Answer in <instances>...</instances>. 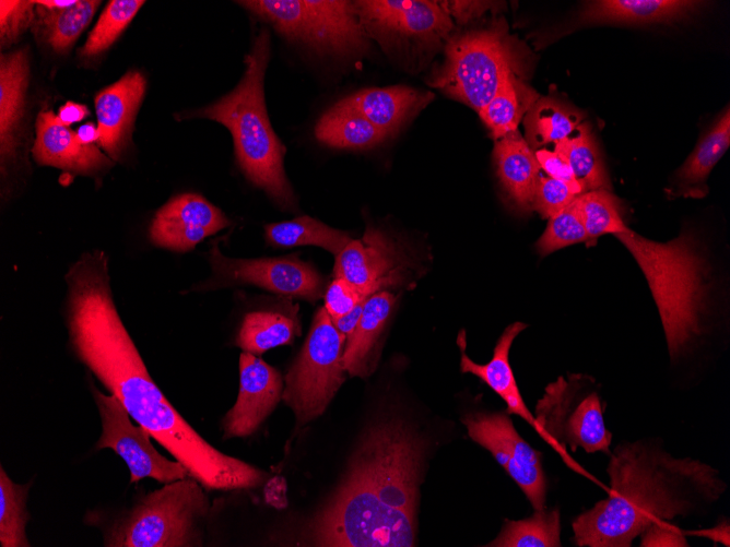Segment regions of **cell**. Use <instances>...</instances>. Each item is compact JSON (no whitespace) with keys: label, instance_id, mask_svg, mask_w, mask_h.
I'll use <instances>...</instances> for the list:
<instances>
[{"label":"cell","instance_id":"obj_29","mask_svg":"<svg viewBox=\"0 0 730 547\" xmlns=\"http://www.w3.org/2000/svg\"><path fill=\"white\" fill-rule=\"evenodd\" d=\"M266 240L280 248L316 246L338 255L352 240L346 231L332 228L308 215L267 224Z\"/></svg>","mask_w":730,"mask_h":547},{"label":"cell","instance_id":"obj_12","mask_svg":"<svg viewBox=\"0 0 730 547\" xmlns=\"http://www.w3.org/2000/svg\"><path fill=\"white\" fill-rule=\"evenodd\" d=\"M92 392L102 425L95 449H111L118 454L130 472V484L143 478L167 484L190 476L181 463L158 453L151 435L142 426L132 424L131 416L115 395H106L95 387Z\"/></svg>","mask_w":730,"mask_h":547},{"label":"cell","instance_id":"obj_30","mask_svg":"<svg viewBox=\"0 0 730 547\" xmlns=\"http://www.w3.org/2000/svg\"><path fill=\"white\" fill-rule=\"evenodd\" d=\"M582 115L575 108L551 98L539 97L523 117L527 143L539 148L556 144L574 133Z\"/></svg>","mask_w":730,"mask_h":547},{"label":"cell","instance_id":"obj_40","mask_svg":"<svg viewBox=\"0 0 730 547\" xmlns=\"http://www.w3.org/2000/svg\"><path fill=\"white\" fill-rule=\"evenodd\" d=\"M35 1H0V37L2 45L13 43L34 20Z\"/></svg>","mask_w":730,"mask_h":547},{"label":"cell","instance_id":"obj_25","mask_svg":"<svg viewBox=\"0 0 730 547\" xmlns=\"http://www.w3.org/2000/svg\"><path fill=\"white\" fill-rule=\"evenodd\" d=\"M397 297L389 290L369 296L360 320L346 337L342 364L351 377H366L372 371L374 350L386 325Z\"/></svg>","mask_w":730,"mask_h":547},{"label":"cell","instance_id":"obj_22","mask_svg":"<svg viewBox=\"0 0 730 547\" xmlns=\"http://www.w3.org/2000/svg\"><path fill=\"white\" fill-rule=\"evenodd\" d=\"M493 157L507 201L516 212L530 213L541 169L534 152L516 130L495 141Z\"/></svg>","mask_w":730,"mask_h":547},{"label":"cell","instance_id":"obj_6","mask_svg":"<svg viewBox=\"0 0 730 547\" xmlns=\"http://www.w3.org/2000/svg\"><path fill=\"white\" fill-rule=\"evenodd\" d=\"M527 53L506 23L497 21L450 37L445 59L427 83L479 112L508 76H525Z\"/></svg>","mask_w":730,"mask_h":547},{"label":"cell","instance_id":"obj_3","mask_svg":"<svg viewBox=\"0 0 730 547\" xmlns=\"http://www.w3.org/2000/svg\"><path fill=\"white\" fill-rule=\"evenodd\" d=\"M609 456L608 497L572 523L579 547H631L654 523L707 510L727 488L716 468L656 440L622 442Z\"/></svg>","mask_w":730,"mask_h":547},{"label":"cell","instance_id":"obj_11","mask_svg":"<svg viewBox=\"0 0 730 547\" xmlns=\"http://www.w3.org/2000/svg\"><path fill=\"white\" fill-rule=\"evenodd\" d=\"M354 4L367 36L398 60L439 44L454 28L439 1L358 0Z\"/></svg>","mask_w":730,"mask_h":547},{"label":"cell","instance_id":"obj_32","mask_svg":"<svg viewBox=\"0 0 730 547\" xmlns=\"http://www.w3.org/2000/svg\"><path fill=\"white\" fill-rule=\"evenodd\" d=\"M101 1L79 0L67 9H46L37 5L38 27L46 41L56 50L64 51L76 40L91 22Z\"/></svg>","mask_w":730,"mask_h":547},{"label":"cell","instance_id":"obj_7","mask_svg":"<svg viewBox=\"0 0 730 547\" xmlns=\"http://www.w3.org/2000/svg\"><path fill=\"white\" fill-rule=\"evenodd\" d=\"M203 488L187 476L144 495L108 528L104 546H200L210 510Z\"/></svg>","mask_w":730,"mask_h":547},{"label":"cell","instance_id":"obj_48","mask_svg":"<svg viewBox=\"0 0 730 547\" xmlns=\"http://www.w3.org/2000/svg\"><path fill=\"white\" fill-rule=\"evenodd\" d=\"M37 5L44 7L46 9H67L76 3L74 0H40L35 1Z\"/></svg>","mask_w":730,"mask_h":547},{"label":"cell","instance_id":"obj_35","mask_svg":"<svg viewBox=\"0 0 730 547\" xmlns=\"http://www.w3.org/2000/svg\"><path fill=\"white\" fill-rule=\"evenodd\" d=\"M31 483H14L0 467V545L1 547H28L26 537V500Z\"/></svg>","mask_w":730,"mask_h":547},{"label":"cell","instance_id":"obj_20","mask_svg":"<svg viewBox=\"0 0 730 547\" xmlns=\"http://www.w3.org/2000/svg\"><path fill=\"white\" fill-rule=\"evenodd\" d=\"M33 156L40 165L82 175L101 171L113 164L96 144H83L75 132L47 109L37 116Z\"/></svg>","mask_w":730,"mask_h":547},{"label":"cell","instance_id":"obj_2","mask_svg":"<svg viewBox=\"0 0 730 547\" xmlns=\"http://www.w3.org/2000/svg\"><path fill=\"white\" fill-rule=\"evenodd\" d=\"M422 457L421 442L402 420L373 425L344 480L309 526L313 544L414 546Z\"/></svg>","mask_w":730,"mask_h":547},{"label":"cell","instance_id":"obj_41","mask_svg":"<svg viewBox=\"0 0 730 547\" xmlns=\"http://www.w3.org/2000/svg\"><path fill=\"white\" fill-rule=\"evenodd\" d=\"M366 299L350 282L342 277H334L325 294V308L330 318L337 320Z\"/></svg>","mask_w":730,"mask_h":547},{"label":"cell","instance_id":"obj_38","mask_svg":"<svg viewBox=\"0 0 730 547\" xmlns=\"http://www.w3.org/2000/svg\"><path fill=\"white\" fill-rule=\"evenodd\" d=\"M579 242H588V237L576 197L566 207L549 219L535 248L544 257Z\"/></svg>","mask_w":730,"mask_h":547},{"label":"cell","instance_id":"obj_16","mask_svg":"<svg viewBox=\"0 0 730 547\" xmlns=\"http://www.w3.org/2000/svg\"><path fill=\"white\" fill-rule=\"evenodd\" d=\"M527 328L522 322L509 324L499 336L492 359L484 365L474 362L464 352V335L458 336L461 350L460 368L462 372H469L479 377L507 404V414H515L526 420L537 433L561 456L563 462L575 473L586 477L596 485L608 491V487L597 479L592 474L576 462L567 450L555 441L540 425L535 416L526 406L519 392L513 369L509 364V349L517 335Z\"/></svg>","mask_w":730,"mask_h":547},{"label":"cell","instance_id":"obj_21","mask_svg":"<svg viewBox=\"0 0 730 547\" xmlns=\"http://www.w3.org/2000/svg\"><path fill=\"white\" fill-rule=\"evenodd\" d=\"M433 97L434 95L428 92L395 85L364 88L344 97L339 103L363 115L390 138L425 108Z\"/></svg>","mask_w":730,"mask_h":547},{"label":"cell","instance_id":"obj_34","mask_svg":"<svg viewBox=\"0 0 730 547\" xmlns=\"http://www.w3.org/2000/svg\"><path fill=\"white\" fill-rule=\"evenodd\" d=\"M294 331V321L282 313L252 311L244 317L236 343L244 352L261 355L268 349L291 343Z\"/></svg>","mask_w":730,"mask_h":547},{"label":"cell","instance_id":"obj_5","mask_svg":"<svg viewBox=\"0 0 730 547\" xmlns=\"http://www.w3.org/2000/svg\"><path fill=\"white\" fill-rule=\"evenodd\" d=\"M615 237L641 269L661 319L670 357L684 355L703 333L708 306L707 264L697 241L683 231L657 242L627 228Z\"/></svg>","mask_w":730,"mask_h":547},{"label":"cell","instance_id":"obj_19","mask_svg":"<svg viewBox=\"0 0 730 547\" xmlns=\"http://www.w3.org/2000/svg\"><path fill=\"white\" fill-rule=\"evenodd\" d=\"M145 85L141 72L129 71L95 96L98 145L113 160L121 157L130 142L133 120L144 96Z\"/></svg>","mask_w":730,"mask_h":547},{"label":"cell","instance_id":"obj_36","mask_svg":"<svg viewBox=\"0 0 730 547\" xmlns=\"http://www.w3.org/2000/svg\"><path fill=\"white\" fill-rule=\"evenodd\" d=\"M588 243L605 234H619L628 227L624 224L620 200L607 189H596L577 197Z\"/></svg>","mask_w":730,"mask_h":547},{"label":"cell","instance_id":"obj_27","mask_svg":"<svg viewBox=\"0 0 730 547\" xmlns=\"http://www.w3.org/2000/svg\"><path fill=\"white\" fill-rule=\"evenodd\" d=\"M316 139L335 148H369L388 136L360 112L337 102L315 126Z\"/></svg>","mask_w":730,"mask_h":547},{"label":"cell","instance_id":"obj_4","mask_svg":"<svg viewBox=\"0 0 730 547\" xmlns=\"http://www.w3.org/2000/svg\"><path fill=\"white\" fill-rule=\"evenodd\" d=\"M270 53V33L260 28L244 59L245 71L236 87L203 108L180 114V118H207L225 126L233 136L238 165L249 181L282 210L294 211L296 198L283 166L286 148L270 123L264 100Z\"/></svg>","mask_w":730,"mask_h":547},{"label":"cell","instance_id":"obj_13","mask_svg":"<svg viewBox=\"0 0 730 547\" xmlns=\"http://www.w3.org/2000/svg\"><path fill=\"white\" fill-rule=\"evenodd\" d=\"M470 438L485 448L515 480L535 511L545 509L546 477L541 453L520 437L507 413L463 418Z\"/></svg>","mask_w":730,"mask_h":547},{"label":"cell","instance_id":"obj_1","mask_svg":"<svg viewBox=\"0 0 730 547\" xmlns=\"http://www.w3.org/2000/svg\"><path fill=\"white\" fill-rule=\"evenodd\" d=\"M107 265L95 250L66 274L69 341L79 360L204 489L260 486L267 473L212 447L154 383L115 306Z\"/></svg>","mask_w":730,"mask_h":547},{"label":"cell","instance_id":"obj_14","mask_svg":"<svg viewBox=\"0 0 730 547\" xmlns=\"http://www.w3.org/2000/svg\"><path fill=\"white\" fill-rule=\"evenodd\" d=\"M214 287L251 284L270 292L317 300L323 289L322 276L297 255L235 259L223 255L217 245L209 252Z\"/></svg>","mask_w":730,"mask_h":547},{"label":"cell","instance_id":"obj_28","mask_svg":"<svg viewBox=\"0 0 730 547\" xmlns=\"http://www.w3.org/2000/svg\"><path fill=\"white\" fill-rule=\"evenodd\" d=\"M539 94L517 75L508 76L495 96L478 114L497 141L516 131Z\"/></svg>","mask_w":730,"mask_h":547},{"label":"cell","instance_id":"obj_10","mask_svg":"<svg viewBox=\"0 0 730 547\" xmlns=\"http://www.w3.org/2000/svg\"><path fill=\"white\" fill-rule=\"evenodd\" d=\"M585 374L560 377L538 402L535 418L557 443L573 451L611 454L612 432L604 424L605 403ZM567 450V449H566Z\"/></svg>","mask_w":730,"mask_h":547},{"label":"cell","instance_id":"obj_17","mask_svg":"<svg viewBox=\"0 0 730 547\" xmlns=\"http://www.w3.org/2000/svg\"><path fill=\"white\" fill-rule=\"evenodd\" d=\"M229 224L223 212L203 197L184 193L170 199L156 212L150 237L158 247L185 252Z\"/></svg>","mask_w":730,"mask_h":547},{"label":"cell","instance_id":"obj_37","mask_svg":"<svg viewBox=\"0 0 730 547\" xmlns=\"http://www.w3.org/2000/svg\"><path fill=\"white\" fill-rule=\"evenodd\" d=\"M143 3L142 0L109 1L80 49V57L93 58L105 51L130 24Z\"/></svg>","mask_w":730,"mask_h":547},{"label":"cell","instance_id":"obj_46","mask_svg":"<svg viewBox=\"0 0 730 547\" xmlns=\"http://www.w3.org/2000/svg\"><path fill=\"white\" fill-rule=\"evenodd\" d=\"M683 533L684 535L690 534L700 537H707L711 539L715 544L721 543L725 546L729 547V522L726 519L714 527L700 531H688Z\"/></svg>","mask_w":730,"mask_h":547},{"label":"cell","instance_id":"obj_18","mask_svg":"<svg viewBox=\"0 0 730 547\" xmlns=\"http://www.w3.org/2000/svg\"><path fill=\"white\" fill-rule=\"evenodd\" d=\"M280 372L247 352L239 357V392L223 419V438L254 433L282 397Z\"/></svg>","mask_w":730,"mask_h":547},{"label":"cell","instance_id":"obj_44","mask_svg":"<svg viewBox=\"0 0 730 547\" xmlns=\"http://www.w3.org/2000/svg\"><path fill=\"white\" fill-rule=\"evenodd\" d=\"M534 155L540 168L543 169L549 177L564 182L578 181L568 163L554 150L538 148L535 150Z\"/></svg>","mask_w":730,"mask_h":547},{"label":"cell","instance_id":"obj_26","mask_svg":"<svg viewBox=\"0 0 730 547\" xmlns=\"http://www.w3.org/2000/svg\"><path fill=\"white\" fill-rule=\"evenodd\" d=\"M730 144L729 107L696 145L693 153L675 173L672 194L703 198L707 194V178Z\"/></svg>","mask_w":730,"mask_h":547},{"label":"cell","instance_id":"obj_9","mask_svg":"<svg viewBox=\"0 0 730 547\" xmlns=\"http://www.w3.org/2000/svg\"><path fill=\"white\" fill-rule=\"evenodd\" d=\"M345 340L326 308H319L307 340L285 377L282 393L298 426L320 416L343 383Z\"/></svg>","mask_w":730,"mask_h":547},{"label":"cell","instance_id":"obj_43","mask_svg":"<svg viewBox=\"0 0 730 547\" xmlns=\"http://www.w3.org/2000/svg\"><path fill=\"white\" fill-rule=\"evenodd\" d=\"M503 2L494 1H439L443 10L458 24H467L472 20L482 16L487 11H495V8Z\"/></svg>","mask_w":730,"mask_h":547},{"label":"cell","instance_id":"obj_8","mask_svg":"<svg viewBox=\"0 0 730 547\" xmlns=\"http://www.w3.org/2000/svg\"><path fill=\"white\" fill-rule=\"evenodd\" d=\"M267 21L287 40L311 51L357 57L369 47L354 1L345 0H245L237 1Z\"/></svg>","mask_w":730,"mask_h":547},{"label":"cell","instance_id":"obj_23","mask_svg":"<svg viewBox=\"0 0 730 547\" xmlns=\"http://www.w3.org/2000/svg\"><path fill=\"white\" fill-rule=\"evenodd\" d=\"M703 2L684 0H601L586 2L573 27L593 24L672 23L688 17Z\"/></svg>","mask_w":730,"mask_h":547},{"label":"cell","instance_id":"obj_24","mask_svg":"<svg viewBox=\"0 0 730 547\" xmlns=\"http://www.w3.org/2000/svg\"><path fill=\"white\" fill-rule=\"evenodd\" d=\"M28 78L25 50L0 58V151L1 163L9 162L17 147L19 127L24 111Z\"/></svg>","mask_w":730,"mask_h":547},{"label":"cell","instance_id":"obj_42","mask_svg":"<svg viewBox=\"0 0 730 547\" xmlns=\"http://www.w3.org/2000/svg\"><path fill=\"white\" fill-rule=\"evenodd\" d=\"M640 546H688L684 533L668 521L656 522L646 528L640 535Z\"/></svg>","mask_w":730,"mask_h":547},{"label":"cell","instance_id":"obj_47","mask_svg":"<svg viewBox=\"0 0 730 547\" xmlns=\"http://www.w3.org/2000/svg\"><path fill=\"white\" fill-rule=\"evenodd\" d=\"M76 136L83 144H95L98 143L99 141V130L97 126H95L92 122H87L85 124H82L78 130H76Z\"/></svg>","mask_w":730,"mask_h":547},{"label":"cell","instance_id":"obj_45","mask_svg":"<svg viewBox=\"0 0 730 547\" xmlns=\"http://www.w3.org/2000/svg\"><path fill=\"white\" fill-rule=\"evenodd\" d=\"M87 114L89 110L86 106L73 102H67L59 108L58 115L56 117L60 123L70 127L72 123L83 120Z\"/></svg>","mask_w":730,"mask_h":547},{"label":"cell","instance_id":"obj_33","mask_svg":"<svg viewBox=\"0 0 730 547\" xmlns=\"http://www.w3.org/2000/svg\"><path fill=\"white\" fill-rule=\"evenodd\" d=\"M486 546L493 547H560V510L535 511L530 518L506 519L498 536Z\"/></svg>","mask_w":730,"mask_h":547},{"label":"cell","instance_id":"obj_15","mask_svg":"<svg viewBox=\"0 0 730 547\" xmlns=\"http://www.w3.org/2000/svg\"><path fill=\"white\" fill-rule=\"evenodd\" d=\"M410 261L397 239L368 226L335 255L334 277L350 282L364 298L408 283ZM390 292V290H389Z\"/></svg>","mask_w":730,"mask_h":547},{"label":"cell","instance_id":"obj_31","mask_svg":"<svg viewBox=\"0 0 730 547\" xmlns=\"http://www.w3.org/2000/svg\"><path fill=\"white\" fill-rule=\"evenodd\" d=\"M554 151L568 163L585 191L611 189L601 153L588 123H580L572 135L554 145Z\"/></svg>","mask_w":730,"mask_h":547},{"label":"cell","instance_id":"obj_39","mask_svg":"<svg viewBox=\"0 0 730 547\" xmlns=\"http://www.w3.org/2000/svg\"><path fill=\"white\" fill-rule=\"evenodd\" d=\"M584 192L585 188L579 181L564 182L540 174L534 189L532 210L543 218L550 219Z\"/></svg>","mask_w":730,"mask_h":547}]
</instances>
